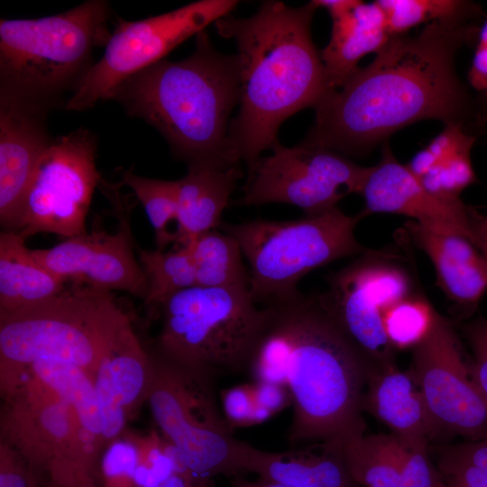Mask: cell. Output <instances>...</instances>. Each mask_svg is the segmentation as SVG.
Here are the masks:
<instances>
[{
	"instance_id": "obj_49",
	"label": "cell",
	"mask_w": 487,
	"mask_h": 487,
	"mask_svg": "<svg viewBox=\"0 0 487 487\" xmlns=\"http://www.w3.org/2000/svg\"><path fill=\"white\" fill-rule=\"evenodd\" d=\"M38 487H40V485ZM42 487H71V486L63 485V484L55 482L54 481L50 479V481ZM76 487H78V486H76Z\"/></svg>"
},
{
	"instance_id": "obj_43",
	"label": "cell",
	"mask_w": 487,
	"mask_h": 487,
	"mask_svg": "<svg viewBox=\"0 0 487 487\" xmlns=\"http://www.w3.org/2000/svg\"><path fill=\"white\" fill-rule=\"evenodd\" d=\"M468 77L474 89L487 92V46L477 44Z\"/></svg>"
},
{
	"instance_id": "obj_13",
	"label": "cell",
	"mask_w": 487,
	"mask_h": 487,
	"mask_svg": "<svg viewBox=\"0 0 487 487\" xmlns=\"http://www.w3.org/2000/svg\"><path fill=\"white\" fill-rule=\"evenodd\" d=\"M269 156H261L247 166L240 206L288 204L305 216L328 211L345 197L360 194L370 167L353 162L332 150L299 143L280 142Z\"/></svg>"
},
{
	"instance_id": "obj_10",
	"label": "cell",
	"mask_w": 487,
	"mask_h": 487,
	"mask_svg": "<svg viewBox=\"0 0 487 487\" xmlns=\"http://www.w3.org/2000/svg\"><path fill=\"white\" fill-rule=\"evenodd\" d=\"M237 0H199L140 21L117 19L101 59L94 63L66 102L85 111L109 98L124 79L162 60L211 23L231 14Z\"/></svg>"
},
{
	"instance_id": "obj_6",
	"label": "cell",
	"mask_w": 487,
	"mask_h": 487,
	"mask_svg": "<svg viewBox=\"0 0 487 487\" xmlns=\"http://www.w3.org/2000/svg\"><path fill=\"white\" fill-rule=\"evenodd\" d=\"M109 4L88 0L38 19L0 20V90L51 109L92 67L111 33Z\"/></svg>"
},
{
	"instance_id": "obj_32",
	"label": "cell",
	"mask_w": 487,
	"mask_h": 487,
	"mask_svg": "<svg viewBox=\"0 0 487 487\" xmlns=\"http://www.w3.org/2000/svg\"><path fill=\"white\" fill-rule=\"evenodd\" d=\"M295 453L311 468L322 487H363L352 477L340 439H328Z\"/></svg>"
},
{
	"instance_id": "obj_18",
	"label": "cell",
	"mask_w": 487,
	"mask_h": 487,
	"mask_svg": "<svg viewBox=\"0 0 487 487\" xmlns=\"http://www.w3.org/2000/svg\"><path fill=\"white\" fill-rule=\"evenodd\" d=\"M50 109L0 90V221L17 231L23 201L38 164L50 147Z\"/></svg>"
},
{
	"instance_id": "obj_42",
	"label": "cell",
	"mask_w": 487,
	"mask_h": 487,
	"mask_svg": "<svg viewBox=\"0 0 487 487\" xmlns=\"http://www.w3.org/2000/svg\"><path fill=\"white\" fill-rule=\"evenodd\" d=\"M441 455L470 464L487 472V437L447 447Z\"/></svg>"
},
{
	"instance_id": "obj_20",
	"label": "cell",
	"mask_w": 487,
	"mask_h": 487,
	"mask_svg": "<svg viewBox=\"0 0 487 487\" xmlns=\"http://www.w3.org/2000/svg\"><path fill=\"white\" fill-rule=\"evenodd\" d=\"M332 32L321 51L330 91L341 87L359 69L365 55L381 50L391 39L378 3L357 1L354 5L329 14Z\"/></svg>"
},
{
	"instance_id": "obj_40",
	"label": "cell",
	"mask_w": 487,
	"mask_h": 487,
	"mask_svg": "<svg viewBox=\"0 0 487 487\" xmlns=\"http://www.w3.org/2000/svg\"><path fill=\"white\" fill-rule=\"evenodd\" d=\"M33 469L6 443L0 447V487H38Z\"/></svg>"
},
{
	"instance_id": "obj_26",
	"label": "cell",
	"mask_w": 487,
	"mask_h": 487,
	"mask_svg": "<svg viewBox=\"0 0 487 487\" xmlns=\"http://www.w3.org/2000/svg\"><path fill=\"white\" fill-rule=\"evenodd\" d=\"M196 285L209 288L248 289L249 270L238 242L222 230L208 231L189 244Z\"/></svg>"
},
{
	"instance_id": "obj_16",
	"label": "cell",
	"mask_w": 487,
	"mask_h": 487,
	"mask_svg": "<svg viewBox=\"0 0 487 487\" xmlns=\"http://www.w3.org/2000/svg\"><path fill=\"white\" fill-rule=\"evenodd\" d=\"M119 212V210H118ZM120 214L117 231L87 232L48 249L32 250L35 259L63 280L105 290L126 291L143 300L145 273L134 257L128 215Z\"/></svg>"
},
{
	"instance_id": "obj_7",
	"label": "cell",
	"mask_w": 487,
	"mask_h": 487,
	"mask_svg": "<svg viewBox=\"0 0 487 487\" xmlns=\"http://www.w3.org/2000/svg\"><path fill=\"white\" fill-rule=\"evenodd\" d=\"M364 216L345 214L338 207L293 220L253 219L222 223L219 229L239 244L249 266V291L260 307L298 296V284L312 271L365 248L355 236Z\"/></svg>"
},
{
	"instance_id": "obj_15",
	"label": "cell",
	"mask_w": 487,
	"mask_h": 487,
	"mask_svg": "<svg viewBox=\"0 0 487 487\" xmlns=\"http://www.w3.org/2000/svg\"><path fill=\"white\" fill-rule=\"evenodd\" d=\"M436 435L487 437V403L450 323L436 313L427 337L414 348L412 368Z\"/></svg>"
},
{
	"instance_id": "obj_9",
	"label": "cell",
	"mask_w": 487,
	"mask_h": 487,
	"mask_svg": "<svg viewBox=\"0 0 487 487\" xmlns=\"http://www.w3.org/2000/svg\"><path fill=\"white\" fill-rule=\"evenodd\" d=\"M147 401L164 437L195 477L253 473L262 450L234 436L217 408L213 379L158 354Z\"/></svg>"
},
{
	"instance_id": "obj_38",
	"label": "cell",
	"mask_w": 487,
	"mask_h": 487,
	"mask_svg": "<svg viewBox=\"0 0 487 487\" xmlns=\"http://www.w3.org/2000/svg\"><path fill=\"white\" fill-rule=\"evenodd\" d=\"M224 415L228 425L234 427L253 426L256 403L252 384H241L221 392Z\"/></svg>"
},
{
	"instance_id": "obj_27",
	"label": "cell",
	"mask_w": 487,
	"mask_h": 487,
	"mask_svg": "<svg viewBox=\"0 0 487 487\" xmlns=\"http://www.w3.org/2000/svg\"><path fill=\"white\" fill-rule=\"evenodd\" d=\"M342 448L348 470L363 487H400V473L394 435L363 432L343 439Z\"/></svg>"
},
{
	"instance_id": "obj_36",
	"label": "cell",
	"mask_w": 487,
	"mask_h": 487,
	"mask_svg": "<svg viewBox=\"0 0 487 487\" xmlns=\"http://www.w3.org/2000/svg\"><path fill=\"white\" fill-rule=\"evenodd\" d=\"M253 473L288 487H322L311 468L293 449L285 452L263 451Z\"/></svg>"
},
{
	"instance_id": "obj_22",
	"label": "cell",
	"mask_w": 487,
	"mask_h": 487,
	"mask_svg": "<svg viewBox=\"0 0 487 487\" xmlns=\"http://www.w3.org/2000/svg\"><path fill=\"white\" fill-rule=\"evenodd\" d=\"M363 407L400 438L428 442L436 436L411 370L402 372L393 365L371 372Z\"/></svg>"
},
{
	"instance_id": "obj_11",
	"label": "cell",
	"mask_w": 487,
	"mask_h": 487,
	"mask_svg": "<svg viewBox=\"0 0 487 487\" xmlns=\"http://www.w3.org/2000/svg\"><path fill=\"white\" fill-rule=\"evenodd\" d=\"M326 280V289L317 293L325 309L376 366L395 365L382 316L418 290L402 258L390 250L368 249Z\"/></svg>"
},
{
	"instance_id": "obj_8",
	"label": "cell",
	"mask_w": 487,
	"mask_h": 487,
	"mask_svg": "<svg viewBox=\"0 0 487 487\" xmlns=\"http://www.w3.org/2000/svg\"><path fill=\"white\" fill-rule=\"evenodd\" d=\"M159 354L214 380L248 370L267 310L248 289L192 286L160 307Z\"/></svg>"
},
{
	"instance_id": "obj_21",
	"label": "cell",
	"mask_w": 487,
	"mask_h": 487,
	"mask_svg": "<svg viewBox=\"0 0 487 487\" xmlns=\"http://www.w3.org/2000/svg\"><path fill=\"white\" fill-rule=\"evenodd\" d=\"M243 177L240 165H192L177 179L178 225L174 247L218 229L230 197Z\"/></svg>"
},
{
	"instance_id": "obj_46",
	"label": "cell",
	"mask_w": 487,
	"mask_h": 487,
	"mask_svg": "<svg viewBox=\"0 0 487 487\" xmlns=\"http://www.w3.org/2000/svg\"><path fill=\"white\" fill-rule=\"evenodd\" d=\"M78 487H96L89 473H80L78 477Z\"/></svg>"
},
{
	"instance_id": "obj_33",
	"label": "cell",
	"mask_w": 487,
	"mask_h": 487,
	"mask_svg": "<svg viewBox=\"0 0 487 487\" xmlns=\"http://www.w3.org/2000/svg\"><path fill=\"white\" fill-rule=\"evenodd\" d=\"M471 151L464 149L456 152L418 180L427 190L438 198L453 201L462 199L461 193L476 181Z\"/></svg>"
},
{
	"instance_id": "obj_30",
	"label": "cell",
	"mask_w": 487,
	"mask_h": 487,
	"mask_svg": "<svg viewBox=\"0 0 487 487\" xmlns=\"http://www.w3.org/2000/svg\"><path fill=\"white\" fill-rule=\"evenodd\" d=\"M122 183L132 189L142 205L154 231L157 249L174 244L176 233L170 229V225L174 224L177 231V180L146 178L129 169L124 171Z\"/></svg>"
},
{
	"instance_id": "obj_19",
	"label": "cell",
	"mask_w": 487,
	"mask_h": 487,
	"mask_svg": "<svg viewBox=\"0 0 487 487\" xmlns=\"http://www.w3.org/2000/svg\"><path fill=\"white\" fill-rule=\"evenodd\" d=\"M410 242L430 260L437 287L455 305L475 308L487 291V258L468 238L405 224Z\"/></svg>"
},
{
	"instance_id": "obj_35",
	"label": "cell",
	"mask_w": 487,
	"mask_h": 487,
	"mask_svg": "<svg viewBox=\"0 0 487 487\" xmlns=\"http://www.w3.org/2000/svg\"><path fill=\"white\" fill-rule=\"evenodd\" d=\"M133 441L138 452L134 473L136 486L159 487L174 473L170 442L165 437L164 440L161 439L157 433Z\"/></svg>"
},
{
	"instance_id": "obj_28",
	"label": "cell",
	"mask_w": 487,
	"mask_h": 487,
	"mask_svg": "<svg viewBox=\"0 0 487 487\" xmlns=\"http://www.w3.org/2000/svg\"><path fill=\"white\" fill-rule=\"evenodd\" d=\"M138 255L148 282L146 306L160 308L173 294L196 285L195 265L188 247L168 252L139 249Z\"/></svg>"
},
{
	"instance_id": "obj_47",
	"label": "cell",
	"mask_w": 487,
	"mask_h": 487,
	"mask_svg": "<svg viewBox=\"0 0 487 487\" xmlns=\"http://www.w3.org/2000/svg\"><path fill=\"white\" fill-rule=\"evenodd\" d=\"M478 44L487 46V20L478 33Z\"/></svg>"
},
{
	"instance_id": "obj_48",
	"label": "cell",
	"mask_w": 487,
	"mask_h": 487,
	"mask_svg": "<svg viewBox=\"0 0 487 487\" xmlns=\"http://www.w3.org/2000/svg\"><path fill=\"white\" fill-rule=\"evenodd\" d=\"M198 487H214L211 478H201Z\"/></svg>"
},
{
	"instance_id": "obj_31",
	"label": "cell",
	"mask_w": 487,
	"mask_h": 487,
	"mask_svg": "<svg viewBox=\"0 0 487 487\" xmlns=\"http://www.w3.org/2000/svg\"><path fill=\"white\" fill-rule=\"evenodd\" d=\"M436 313L419 290L392 305L382 316L390 344L395 350L415 348L430 332Z\"/></svg>"
},
{
	"instance_id": "obj_14",
	"label": "cell",
	"mask_w": 487,
	"mask_h": 487,
	"mask_svg": "<svg viewBox=\"0 0 487 487\" xmlns=\"http://www.w3.org/2000/svg\"><path fill=\"white\" fill-rule=\"evenodd\" d=\"M96 136L78 129L52 140L26 193L17 233L23 238L51 233L70 238L86 233L95 188Z\"/></svg>"
},
{
	"instance_id": "obj_4",
	"label": "cell",
	"mask_w": 487,
	"mask_h": 487,
	"mask_svg": "<svg viewBox=\"0 0 487 487\" xmlns=\"http://www.w3.org/2000/svg\"><path fill=\"white\" fill-rule=\"evenodd\" d=\"M108 99L158 130L188 166L240 165L229 144L230 115L240 102L236 54L219 52L206 31L191 55L162 60L120 83Z\"/></svg>"
},
{
	"instance_id": "obj_25",
	"label": "cell",
	"mask_w": 487,
	"mask_h": 487,
	"mask_svg": "<svg viewBox=\"0 0 487 487\" xmlns=\"http://www.w3.org/2000/svg\"><path fill=\"white\" fill-rule=\"evenodd\" d=\"M23 376L38 380L58 394L72 409L82 428L104 441L94 381L83 369L65 362L36 361L21 373L8 391Z\"/></svg>"
},
{
	"instance_id": "obj_44",
	"label": "cell",
	"mask_w": 487,
	"mask_h": 487,
	"mask_svg": "<svg viewBox=\"0 0 487 487\" xmlns=\"http://www.w3.org/2000/svg\"><path fill=\"white\" fill-rule=\"evenodd\" d=\"M473 244L487 258V213L474 220Z\"/></svg>"
},
{
	"instance_id": "obj_34",
	"label": "cell",
	"mask_w": 487,
	"mask_h": 487,
	"mask_svg": "<svg viewBox=\"0 0 487 487\" xmlns=\"http://www.w3.org/2000/svg\"><path fill=\"white\" fill-rule=\"evenodd\" d=\"M395 437L400 487H446L429 458L427 441Z\"/></svg>"
},
{
	"instance_id": "obj_41",
	"label": "cell",
	"mask_w": 487,
	"mask_h": 487,
	"mask_svg": "<svg viewBox=\"0 0 487 487\" xmlns=\"http://www.w3.org/2000/svg\"><path fill=\"white\" fill-rule=\"evenodd\" d=\"M252 385L255 403L272 415L292 406L290 392L285 386L269 381H255Z\"/></svg>"
},
{
	"instance_id": "obj_23",
	"label": "cell",
	"mask_w": 487,
	"mask_h": 487,
	"mask_svg": "<svg viewBox=\"0 0 487 487\" xmlns=\"http://www.w3.org/2000/svg\"><path fill=\"white\" fill-rule=\"evenodd\" d=\"M25 238L15 231L0 234V312H10L46 300L66 282L33 256Z\"/></svg>"
},
{
	"instance_id": "obj_2",
	"label": "cell",
	"mask_w": 487,
	"mask_h": 487,
	"mask_svg": "<svg viewBox=\"0 0 487 487\" xmlns=\"http://www.w3.org/2000/svg\"><path fill=\"white\" fill-rule=\"evenodd\" d=\"M265 308L247 371L254 381L281 384L290 392L289 442L363 432L367 382L380 368L339 327L317 294L300 292Z\"/></svg>"
},
{
	"instance_id": "obj_12",
	"label": "cell",
	"mask_w": 487,
	"mask_h": 487,
	"mask_svg": "<svg viewBox=\"0 0 487 487\" xmlns=\"http://www.w3.org/2000/svg\"><path fill=\"white\" fill-rule=\"evenodd\" d=\"M6 396L10 446L33 470L44 469L55 482L77 486L80 473H90L103 440L83 429L69 405L32 377L23 376Z\"/></svg>"
},
{
	"instance_id": "obj_24",
	"label": "cell",
	"mask_w": 487,
	"mask_h": 487,
	"mask_svg": "<svg viewBox=\"0 0 487 487\" xmlns=\"http://www.w3.org/2000/svg\"><path fill=\"white\" fill-rule=\"evenodd\" d=\"M115 396L127 416L147 400L154 373V357L144 351L129 318L115 335L102 359Z\"/></svg>"
},
{
	"instance_id": "obj_39",
	"label": "cell",
	"mask_w": 487,
	"mask_h": 487,
	"mask_svg": "<svg viewBox=\"0 0 487 487\" xmlns=\"http://www.w3.org/2000/svg\"><path fill=\"white\" fill-rule=\"evenodd\" d=\"M464 333L473 352L472 374L487 403V318L470 322Z\"/></svg>"
},
{
	"instance_id": "obj_29",
	"label": "cell",
	"mask_w": 487,
	"mask_h": 487,
	"mask_svg": "<svg viewBox=\"0 0 487 487\" xmlns=\"http://www.w3.org/2000/svg\"><path fill=\"white\" fill-rule=\"evenodd\" d=\"M390 35L397 36L423 23L470 21L480 12L474 3L460 0H378Z\"/></svg>"
},
{
	"instance_id": "obj_45",
	"label": "cell",
	"mask_w": 487,
	"mask_h": 487,
	"mask_svg": "<svg viewBox=\"0 0 487 487\" xmlns=\"http://www.w3.org/2000/svg\"><path fill=\"white\" fill-rule=\"evenodd\" d=\"M230 487H288L281 483L259 477L255 481H249L244 475L231 478Z\"/></svg>"
},
{
	"instance_id": "obj_3",
	"label": "cell",
	"mask_w": 487,
	"mask_h": 487,
	"mask_svg": "<svg viewBox=\"0 0 487 487\" xmlns=\"http://www.w3.org/2000/svg\"><path fill=\"white\" fill-rule=\"evenodd\" d=\"M317 9L311 1L301 7L264 1L250 17L229 14L215 23L218 34L234 40L237 48L239 111L228 137L234 155L246 167L279 143L285 120L316 108L330 92L311 37Z\"/></svg>"
},
{
	"instance_id": "obj_37",
	"label": "cell",
	"mask_w": 487,
	"mask_h": 487,
	"mask_svg": "<svg viewBox=\"0 0 487 487\" xmlns=\"http://www.w3.org/2000/svg\"><path fill=\"white\" fill-rule=\"evenodd\" d=\"M138 452L133 439H115L101 462L104 487H137L134 473Z\"/></svg>"
},
{
	"instance_id": "obj_50",
	"label": "cell",
	"mask_w": 487,
	"mask_h": 487,
	"mask_svg": "<svg viewBox=\"0 0 487 487\" xmlns=\"http://www.w3.org/2000/svg\"><path fill=\"white\" fill-rule=\"evenodd\" d=\"M446 487H459V486H455V485H446Z\"/></svg>"
},
{
	"instance_id": "obj_17",
	"label": "cell",
	"mask_w": 487,
	"mask_h": 487,
	"mask_svg": "<svg viewBox=\"0 0 487 487\" xmlns=\"http://www.w3.org/2000/svg\"><path fill=\"white\" fill-rule=\"evenodd\" d=\"M360 195L364 217L377 213L401 215L430 231L462 235L473 243L475 219L463 200H446L427 190L387 143L380 161L370 167Z\"/></svg>"
},
{
	"instance_id": "obj_1",
	"label": "cell",
	"mask_w": 487,
	"mask_h": 487,
	"mask_svg": "<svg viewBox=\"0 0 487 487\" xmlns=\"http://www.w3.org/2000/svg\"><path fill=\"white\" fill-rule=\"evenodd\" d=\"M478 33L470 21L459 20L391 37L368 66L325 96L302 142L360 157L400 129L427 119L476 136L487 123V109L459 78L455 57Z\"/></svg>"
},
{
	"instance_id": "obj_5",
	"label": "cell",
	"mask_w": 487,
	"mask_h": 487,
	"mask_svg": "<svg viewBox=\"0 0 487 487\" xmlns=\"http://www.w3.org/2000/svg\"><path fill=\"white\" fill-rule=\"evenodd\" d=\"M128 317L111 291L75 284L41 302L0 312L1 388L6 392L32 363L75 364L94 381Z\"/></svg>"
}]
</instances>
